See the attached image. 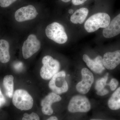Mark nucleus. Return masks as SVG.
Instances as JSON below:
<instances>
[{
    "label": "nucleus",
    "instance_id": "obj_1",
    "mask_svg": "<svg viewBox=\"0 0 120 120\" xmlns=\"http://www.w3.org/2000/svg\"><path fill=\"white\" fill-rule=\"evenodd\" d=\"M111 20L110 16L107 13H95L87 20L84 24V28L89 33L95 32L99 28L107 27Z\"/></svg>",
    "mask_w": 120,
    "mask_h": 120
},
{
    "label": "nucleus",
    "instance_id": "obj_2",
    "mask_svg": "<svg viewBox=\"0 0 120 120\" xmlns=\"http://www.w3.org/2000/svg\"><path fill=\"white\" fill-rule=\"evenodd\" d=\"M32 97L26 90L19 89L13 93L12 103L15 107L21 110H27L32 109L34 105Z\"/></svg>",
    "mask_w": 120,
    "mask_h": 120
},
{
    "label": "nucleus",
    "instance_id": "obj_3",
    "mask_svg": "<svg viewBox=\"0 0 120 120\" xmlns=\"http://www.w3.org/2000/svg\"><path fill=\"white\" fill-rule=\"evenodd\" d=\"M42 62L43 66L41 68L40 73L41 77L43 79H51L60 70V62L51 56H45L42 58Z\"/></svg>",
    "mask_w": 120,
    "mask_h": 120
},
{
    "label": "nucleus",
    "instance_id": "obj_4",
    "mask_svg": "<svg viewBox=\"0 0 120 120\" xmlns=\"http://www.w3.org/2000/svg\"><path fill=\"white\" fill-rule=\"evenodd\" d=\"M48 38L60 44L66 43L68 37L64 27L57 22H54L48 25L45 30Z\"/></svg>",
    "mask_w": 120,
    "mask_h": 120
},
{
    "label": "nucleus",
    "instance_id": "obj_5",
    "mask_svg": "<svg viewBox=\"0 0 120 120\" xmlns=\"http://www.w3.org/2000/svg\"><path fill=\"white\" fill-rule=\"evenodd\" d=\"M65 72L62 71L52 77L49 83V87L54 93L60 94L68 91V86L65 80Z\"/></svg>",
    "mask_w": 120,
    "mask_h": 120
},
{
    "label": "nucleus",
    "instance_id": "obj_6",
    "mask_svg": "<svg viewBox=\"0 0 120 120\" xmlns=\"http://www.w3.org/2000/svg\"><path fill=\"white\" fill-rule=\"evenodd\" d=\"M91 109L90 103L88 99L83 95H75L69 101L68 109L71 113L86 112Z\"/></svg>",
    "mask_w": 120,
    "mask_h": 120
},
{
    "label": "nucleus",
    "instance_id": "obj_7",
    "mask_svg": "<svg viewBox=\"0 0 120 120\" xmlns=\"http://www.w3.org/2000/svg\"><path fill=\"white\" fill-rule=\"evenodd\" d=\"M41 42L36 35L31 34L24 42L22 47L23 58L27 59L37 52L41 48Z\"/></svg>",
    "mask_w": 120,
    "mask_h": 120
},
{
    "label": "nucleus",
    "instance_id": "obj_8",
    "mask_svg": "<svg viewBox=\"0 0 120 120\" xmlns=\"http://www.w3.org/2000/svg\"><path fill=\"white\" fill-rule=\"evenodd\" d=\"M82 80L76 86V89L80 93L85 94L90 91L94 82V75L91 72L86 68H84L81 71Z\"/></svg>",
    "mask_w": 120,
    "mask_h": 120
},
{
    "label": "nucleus",
    "instance_id": "obj_9",
    "mask_svg": "<svg viewBox=\"0 0 120 120\" xmlns=\"http://www.w3.org/2000/svg\"><path fill=\"white\" fill-rule=\"evenodd\" d=\"M38 14L36 8L31 5L22 7L15 13V19L19 22H24L35 19Z\"/></svg>",
    "mask_w": 120,
    "mask_h": 120
},
{
    "label": "nucleus",
    "instance_id": "obj_10",
    "mask_svg": "<svg viewBox=\"0 0 120 120\" xmlns=\"http://www.w3.org/2000/svg\"><path fill=\"white\" fill-rule=\"evenodd\" d=\"M103 64L106 68L113 70L120 64V49L107 52L104 54Z\"/></svg>",
    "mask_w": 120,
    "mask_h": 120
},
{
    "label": "nucleus",
    "instance_id": "obj_11",
    "mask_svg": "<svg viewBox=\"0 0 120 120\" xmlns=\"http://www.w3.org/2000/svg\"><path fill=\"white\" fill-rule=\"evenodd\" d=\"M61 99V97L58 94L53 92L49 93L41 101V105L42 113L45 115H52L53 112L52 107V104L60 101Z\"/></svg>",
    "mask_w": 120,
    "mask_h": 120
},
{
    "label": "nucleus",
    "instance_id": "obj_12",
    "mask_svg": "<svg viewBox=\"0 0 120 120\" xmlns=\"http://www.w3.org/2000/svg\"><path fill=\"white\" fill-rule=\"evenodd\" d=\"M83 60L88 68L95 73H101L105 70V68L103 64V58L101 56H98L93 60L87 54H84Z\"/></svg>",
    "mask_w": 120,
    "mask_h": 120
},
{
    "label": "nucleus",
    "instance_id": "obj_13",
    "mask_svg": "<svg viewBox=\"0 0 120 120\" xmlns=\"http://www.w3.org/2000/svg\"><path fill=\"white\" fill-rule=\"evenodd\" d=\"M89 11L86 8H81L77 9L71 17V21L73 23L82 24L86 19Z\"/></svg>",
    "mask_w": 120,
    "mask_h": 120
},
{
    "label": "nucleus",
    "instance_id": "obj_14",
    "mask_svg": "<svg viewBox=\"0 0 120 120\" xmlns=\"http://www.w3.org/2000/svg\"><path fill=\"white\" fill-rule=\"evenodd\" d=\"M9 45L8 42L4 39L0 40V61L6 63L10 60Z\"/></svg>",
    "mask_w": 120,
    "mask_h": 120
},
{
    "label": "nucleus",
    "instance_id": "obj_15",
    "mask_svg": "<svg viewBox=\"0 0 120 120\" xmlns=\"http://www.w3.org/2000/svg\"><path fill=\"white\" fill-rule=\"evenodd\" d=\"M14 77L12 75H7L3 80V85L5 90V94L9 98H12L14 91Z\"/></svg>",
    "mask_w": 120,
    "mask_h": 120
},
{
    "label": "nucleus",
    "instance_id": "obj_16",
    "mask_svg": "<svg viewBox=\"0 0 120 120\" xmlns=\"http://www.w3.org/2000/svg\"><path fill=\"white\" fill-rule=\"evenodd\" d=\"M108 105L110 109L112 110L120 109V87L112 94L108 101Z\"/></svg>",
    "mask_w": 120,
    "mask_h": 120
},
{
    "label": "nucleus",
    "instance_id": "obj_17",
    "mask_svg": "<svg viewBox=\"0 0 120 120\" xmlns=\"http://www.w3.org/2000/svg\"><path fill=\"white\" fill-rule=\"evenodd\" d=\"M109 75V73H106L104 77L98 80L96 82L95 89L97 90V94L98 95L104 96L109 93V90L105 88L106 84Z\"/></svg>",
    "mask_w": 120,
    "mask_h": 120
},
{
    "label": "nucleus",
    "instance_id": "obj_18",
    "mask_svg": "<svg viewBox=\"0 0 120 120\" xmlns=\"http://www.w3.org/2000/svg\"><path fill=\"white\" fill-rule=\"evenodd\" d=\"M22 120H40V118L35 113L32 112L30 114L25 113L23 114Z\"/></svg>",
    "mask_w": 120,
    "mask_h": 120
},
{
    "label": "nucleus",
    "instance_id": "obj_19",
    "mask_svg": "<svg viewBox=\"0 0 120 120\" xmlns=\"http://www.w3.org/2000/svg\"><path fill=\"white\" fill-rule=\"evenodd\" d=\"M16 0H0V6L2 8H7Z\"/></svg>",
    "mask_w": 120,
    "mask_h": 120
},
{
    "label": "nucleus",
    "instance_id": "obj_20",
    "mask_svg": "<svg viewBox=\"0 0 120 120\" xmlns=\"http://www.w3.org/2000/svg\"><path fill=\"white\" fill-rule=\"evenodd\" d=\"M118 83H119L117 80L114 78H113L111 80L109 84L111 90L112 91H114L117 87Z\"/></svg>",
    "mask_w": 120,
    "mask_h": 120
},
{
    "label": "nucleus",
    "instance_id": "obj_21",
    "mask_svg": "<svg viewBox=\"0 0 120 120\" xmlns=\"http://www.w3.org/2000/svg\"><path fill=\"white\" fill-rule=\"evenodd\" d=\"M6 102V99L4 96L2 94L1 90L0 89V107L4 105Z\"/></svg>",
    "mask_w": 120,
    "mask_h": 120
},
{
    "label": "nucleus",
    "instance_id": "obj_22",
    "mask_svg": "<svg viewBox=\"0 0 120 120\" xmlns=\"http://www.w3.org/2000/svg\"><path fill=\"white\" fill-rule=\"evenodd\" d=\"M87 0H72V4L75 5H81L86 2Z\"/></svg>",
    "mask_w": 120,
    "mask_h": 120
},
{
    "label": "nucleus",
    "instance_id": "obj_23",
    "mask_svg": "<svg viewBox=\"0 0 120 120\" xmlns=\"http://www.w3.org/2000/svg\"><path fill=\"white\" fill-rule=\"evenodd\" d=\"M46 120H58V119L56 117L52 116L50 117L49 118H48Z\"/></svg>",
    "mask_w": 120,
    "mask_h": 120
},
{
    "label": "nucleus",
    "instance_id": "obj_24",
    "mask_svg": "<svg viewBox=\"0 0 120 120\" xmlns=\"http://www.w3.org/2000/svg\"><path fill=\"white\" fill-rule=\"evenodd\" d=\"M62 1L64 2H69L71 0H61Z\"/></svg>",
    "mask_w": 120,
    "mask_h": 120
},
{
    "label": "nucleus",
    "instance_id": "obj_25",
    "mask_svg": "<svg viewBox=\"0 0 120 120\" xmlns=\"http://www.w3.org/2000/svg\"><path fill=\"white\" fill-rule=\"evenodd\" d=\"M73 11L72 9H70V10H69V12L70 13H73Z\"/></svg>",
    "mask_w": 120,
    "mask_h": 120
},
{
    "label": "nucleus",
    "instance_id": "obj_26",
    "mask_svg": "<svg viewBox=\"0 0 120 120\" xmlns=\"http://www.w3.org/2000/svg\"><path fill=\"white\" fill-rule=\"evenodd\" d=\"M90 120H98V119H92Z\"/></svg>",
    "mask_w": 120,
    "mask_h": 120
}]
</instances>
